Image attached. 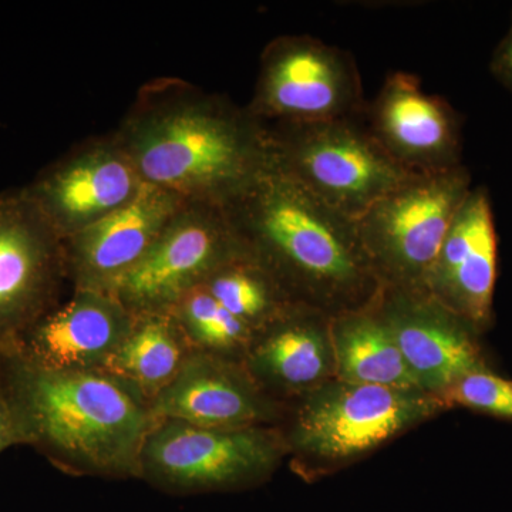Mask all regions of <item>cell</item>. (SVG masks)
<instances>
[{"mask_svg":"<svg viewBox=\"0 0 512 512\" xmlns=\"http://www.w3.org/2000/svg\"><path fill=\"white\" fill-rule=\"evenodd\" d=\"M490 70L494 79L512 93V12L507 33L495 47L493 56H491Z\"/></svg>","mask_w":512,"mask_h":512,"instance_id":"cell-24","label":"cell"},{"mask_svg":"<svg viewBox=\"0 0 512 512\" xmlns=\"http://www.w3.org/2000/svg\"><path fill=\"white\" fill-rule=\"evenodd\" d=\"M373 306L424 392L443 393L467 373L488 369L480 332L429 293L382 288Z\"/></svg>","mask_w":512,"mask_h":512,"instance_id":"cell-13","label":"cell"},{"mask_svg":"<svg viewBox=\"0 0 512 512\" xmlns=\"http://www.w3.org/2000/svg\"><path fill=\"white\" fill-rule=\"evenodd\" d=\"M191 352L171 313L134 316L130 332L103 372L136 387L151 403L173 382Z\"/></svg>","mask_w":512,"mask_h":512,"instance_id":"cell-20","label":"cell"},{"mask_svg":"<svg viewBox=\"0 0 512 512\" xmlns=\"http://www.w3.org/2000/svg\"><path fill=\"white\" fill-rule=\"evenodd\" d=\"M326 316L292 305L255 330L244 366L265 393L275 399V393L313 390L332 373L335 360Z\"/></svg>","mask_w":512,"mask_h":512,"instance_id":"cell-18","label":"cell"},{"mask_svg":"<svg viewBox=\"0 0 512 512\" xmlns=\"http://www.w3.org/2000/svg\"><path fill=\"white\" fill-rule=\"evenodd\" d=\"M285 451L281 431L271 426L212 429L156 419L137 478L168 494L239 490L271 476Z\"/></svg>","mask_w":512,"mask_h":512,"instance_id":"cell-5","label":"cell"},{"mask_svg":"<svg viewBox=\"0 0 512 512\" xmlns=\"http://www.w3.org/2000/svg\"><path fill=\"white\" fill-rule=\"evenodd\" d=\"M367 106L355 59L309 35L266 45L248 110L271 123H313L363 116Z\"/></svg>","mask_w":512,"mask_h":512,"instance_id":"cell-7","label":"cell"},{"mask_svg":"<svg viewBox=\"0 0 512 512\" xmlns=\"http://www.w3.org/2000/svg\"><path fill=\"white\" fill-rule=\"evenodd\" d=\"M244 255L224 208L185 202L113 295L133 316L170 313L187 293Z\"/></svg>","mask_w":512,"mask_h":512,"instance_id":"cell-9","label":"cell"},{"mask_svg":"<svg viewBox=\"0 0 512 512\" xmlns=\"http://www.w3.org/2000/svg\"><path fill=\"white\" fill-rule=\"evenodd\" d=\"M185 202L147 185L126 207L66 239L67 279L73 289L113 293Z\"/></svg>","mask_w":512,"mask_h":512,"instance_id":"cell-17","label":"cell"},{"mask_svg":"<svg viewBox=\"0 0 512 512\" xmlns=\"http://www.w3.org/2000/svg\"><path fill=\"white\" fill-rule=\"evenodd\" d=\"M463 164L417 174L357 218V231L382 288L423 291L457 211L471 191Z\"/></svg>","mask_w":512,"mask_h":512,"instance_id":"cell-6","label":"cell"},{"mask_svg":"<svg viewBox=\"0 0 512 512\" xmlns=\"http://www.w3.org/2000/svg\"><path fill=\"white\" fill-rule=\"evenodd\" d=\"M154 419L212 429L269 426L279 404L249 375L244 363L192 350L173 382L151 402Z\"/></svg>","mask_w":512,"mask_h":512,"instance_id":"cell-16","label":"cell"},{"mask_svg":"<svg viewBox=\"0 0 512 512\" xmlns=\"http://www.w3.org/2000/svg\"><path fill=\"white\" fill-rule=\"evenodd\" d=\"M113 133L144 183L222 208L274 160L268 126L247 106L178 77L144 84Z\"/></svg>","mask_w":512,"mask_h":512,"instance_id":"cell-1","label":"cell"},{"mask_svg":"<svg viewBox=\"0 0 512 512\" xmlns=\"http://www.w3.org/2000/svg\"><path fill=\"white\" fill-rule=\"evenodd\" d=\"M444 406H461L498 419L512 420V382L490 370H476L440 393Z\"/></svg>","mask_w":512,"mask_h":512,"instance_id":"cell-23","label":"cell"},{"mask_svg":"<svg viewBox=\"0 0 512 512\" xmlns=\"http://www.w3.org/2000/svg\"><path fill=\"white\" fill-rule=\"evenodd\" d=\"M202 286L254 330L295 305L274 276L247 254L222 266Z\"/></svg>","mask_w":512,"mask_h":512,"instance_id":"cell-21","label":"cell"},{"mask_svg":"<svg viewBox=\"0 0 512 512\" xmlns=\"http://www.w3.org/2000/svg\"><path fill=\"white\" fill-rule=\"evenodd\" d=\"M133 322L113 293L73 289L66 302L0 345L47 369L103 372Z\"/></svg>","mask_w":512,"mask_h":512,"instance_id":"cell-14","label":"cell"},{"mask_svg":"<svg viewBox=\"0 0 512 512\" xmlns=\"http://www.w3.org/2000/svg\"><path fill=\"white\" fill-rule=\"evenodd\" d=\"M266 126L275 164L353 220L417 175L387 154L363 116Z\"/></svg>","mask_w":512,"mask_h":512,"instance_id":"cell-4","label":"cell"},{"mask_svg":"<svg viewBox=\"0 0 512 512\" xmlns=\"http://www.w3.org/2000/svg\"><path fill=\"white\" fill-rule=\"evenodd\" d=\"M0 400L16 446L35 448L63 473L137 478L156 419L150 400L119 377L47 369L0 345Z\"/></svg>","mask_w":512,"mask_h":512,"instance_id":"cell-2","label":"cell"},{"mask_svg":"<svg viewBox=\"0 0 512 512\" xmlns=\"http://www.w3.org/2000/svg\"><path fill=\"white\" fill-rule=\"evenodd\" d=\"M224 210L245 254L295 305L335 318L369 308L382 291L356 220L320 201L274 160Z\"/></svg>","mask_w":512,"mask_h":512,"instance_id":"cell-3","label":"cell"},{"mask_svg":"<svg viewBox=\"0 0 512 512\" xmlns=\"http://www.w3.org/2000/svg\"><path fill=\"white\" fill-rule=\"evenodd\" d=\"M170 313L192 350L244 363L255 330L228 312L204 286L187 293Z\"/></svg>","mask_w":512,"mask_h":512,"instance_id":"cell-22","label":"cell"},{"mask_svg":"<svg viewBox=\"0 0 512 512\" xmlns=\"http://www.w3.org/2000/svg\"><path fill=\"white\" fill-rule=\"evenodd\" d=\"M363 117L380 146L410 173L463 164L460 116L446 99L424 92L412 73H390Z\"/></svg>","mask_w":512,"mask_h":512,"instance_id":"cell-12","label":"cell"},{"mask_svg":"<svg viewBox=\"0 0 512 512\" xmlns=\"http://www.w3.org/2000/svg\"><path fill=\"white\" fill-rule=\"evenodd\" d=\"M497 281V232L485 187L468 192L451 222L423 291L483 332L493 320Z\"/></svg>","mask_w":512,"mask_h":512,"instance_id":"cell-15","label":"cell"},{"mask_svg":"<svg viewBox=\"0 0 512 512\" xmlns=\"http://www.w3.org/2000/svg\"><path fill=\"white\" fill-rule=\"evenodd\" d=\"M146 187L126 150L109 133L70 148L25 190L66 241L126 207Z\"/></svg>","mask_w":512,"mask_h":512,"instance_id":"cell-11","label":"cell"},{"mask_svg":"<svg viewBox=\"0 0 512 512\" xmlns=\"http://www.w3.org/2000/svg\"><path fill=\"white\" fill-rule=\"evenodd\" d=\"M13 446H16V440L12 423H10L9 414L0 400V453Z\"/></svg>","mask_w":512,"mask_h":512,"instance_id":"cell-25","label":"cell"},{"mask_svg":"<svg viewBox=\"0 0 512 512\" xmlns=\"http://www.w3.org/2000/svg\"><path fill=\"white\" fill-rule=\"evenodd\" d=\"M330 339L342 382L421 390L375 306L330 319Z\"/></svg>","mask_w":512,"mask_h":512,"instance_id":"cell-19","label":"cell"},{"mask_svg":"<svg viewBox=\"0 0 512 512\" xmlns=\"http://www.w3.org/2000/svg\"><path fill=\"white\" fill-rule=\"evenodd\" d=\"M444 403L419 389L338 383L315 387L296 410L286 450L323 460H345L365 454Z\"/></svg>","mask_w":512,"mask_h":512,"instance_id":"cell-8","label":"cell"},{"mask_svg":"<svg viewBox=\"0 0 512 512\" xmlns=\"http://www.w3.org/2000/svg\"><path fill=\"white\" fill-rule=\"evenodd\" d=\"M67 279L64 239L25 187L0 194V339L60 303Z\"/></svg>","mask_w":512,"mask_h":512,"instance_id":"cell-10","label":"cell"}]
</instances>
